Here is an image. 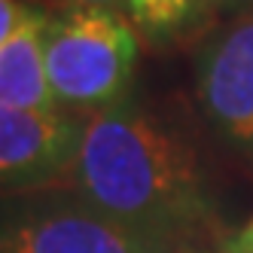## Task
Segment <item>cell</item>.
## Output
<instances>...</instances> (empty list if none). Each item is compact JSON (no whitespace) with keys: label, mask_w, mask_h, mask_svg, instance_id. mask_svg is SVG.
<instances>
[{"label":"cell","mask_w":253,"mask_h":253,"mask_svg":"<svg viewBox=\"0 0 253 253\" xmlns=\"http://www.w3.org/2000/svg\"><path fill=\"white\" fill-rule=\"evenodd\" d=\"M70 189L113 220L177 244L216 216L211 177L192 143L134 98L85 116Z\"/></svg>","instance_id":"6da1fadb"},{"label":"cell","mask_w":253,"mask_h":253,"mask_svg":"<svg viewBox=\"0 0 253 253\" xmlns=\"http://www.w3.org/2000/svg\"><path fill=\"white\" fill-rule=\"evenodd\" d=\"M43 52L55 104L92 116L128 98L140 40L116 6H61L49 12Z\"/></svg>","instance_id":"7a4b0ae2"},{"label":"cell","mask_w":253,"mask_h":253,"mask_svg":"<svg viewBox=\"0 0 253 253\" xmlns=\"http://www.w3.org/2000/svg\"><path fill=\"white\" fill-rule=\"evenodd\" d=\"M180 244L137 232L77 189L0 195V253H177Z\"/></svg>","instance_id":"3957f363"},{"label":"cell","mask_w":253,"mask_h":253,"mask_svg":"<svg viewBox=\"0 0 253 253\" xmlns=\"http://www.w3.org/2000/svg\"><path fill=\"white\" fill-rule=\"evenodd\" d=\"M192 85L211 128L235 147H253V6L202 37Z\"/></svg>","instance_id":"277c9868"},{"label":"cell","mask_w":253,"mask_h":253,"mask_svg":"<svg viewBox=\"0 0 253 253\" xmlns=\"http://www.w3.org/2000/svg\"><path fill=\"white\" fill-rule=\"evenodd\" d=\"M85 116L0 104V195L49 189L74 171Z\"/></svg>","instance_id":"5b68a950"},{"label":"cell","mask_w":253,"mask_h":253,"mask_svg":"<svg viewBox=\"0 0 253 253\" xmlns=\"http://www.w3.org/2000/svg\"><path fill=\"white\" fill-rule=\"evenodd\" d=\"M46 22L49 9L28 3L15 34L0 46V104L43 113L61 110L46 77Z\"/></svg>","instance_id":"8992f818"},{"label":"cell","mask_w":253,"mask_h":253,"mask_svg":"<svg viewBox=\"0 0 253 253\" xmlns=\"http://www.w3.org/2000/svg\"><path fill=\"white\" fill-rule=\"evenodd\" d=\"M137 34L153 46H183L211 31L216 0H125Z\"/></svg>","instance_id":"52a82bcc"},{"label":"cell","mask_w":253,"mask_h":253,"mask_svg":"<svg viewBox=\"0 0 253 253\" xmlns=\"http://www.w3.org/2000/svg\"><path fill=\"white\" fill-rule=\"evenodd\" d=\"M25 9L28 6L19 3V0H0V46H3L12 34H15V28H19Z\"/></svg>","instance_id":"ba28073f"},{"label":"cell","mask_w":253,"mask_h":253,"mask_svg":"<svg viewBox=\"0 0 253 253\" xmlns=\"http://www.w3.org/2000/svg\"><path fill=\"white\" fill-rule=\"evenodd\" d=\"M226 253H253V220H247L232 238L223 244Z\"/></svg>","instance_id":"9c48e42d"},{"label":"cell","mask_w":253,"mask_h":253,"mask_svg":"<svg viewBox=\"0 0 253 253\" xmlns=\"http://www.w3.org/2000/svg\"><path fill=\"white\" fill-rule=\"evenodd\" d=\"M64 6H116L122 0H61Z\"/></svg>","instance_id":"30bf717a"},{"label":"cell","mask_w":253,"mask_h":253,"mask_svg":"<svg viewBox=\"0 0 253 253\" xmlns=\"http://www.w3.org/2000/svg\"><path fill=\"white\" fill-rule=\"evenodd\" d=\"M216 6H220V9H250L253 6V0H216Z\"/></svg>","instance_id":"8fae6325"},{"label":"cell","mask_w":253,"mask_h":253,"mask_svg":"<svg viewBox=\"0 0 253 253\" xmlns=\"http://www.w3.org/2000/svg\"><path fill=\"white\" fill-rule=\"evenodd\" d=\"M223 253H226V250H223Z\"/></svg>","instance_id":"7c38bea8"}]
</instances>
